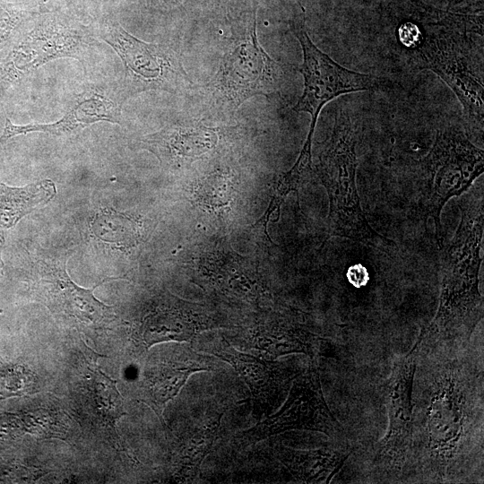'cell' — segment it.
Listing matches in <instances>:
<instances>
[{"label":"cell","instance_id":"ffe728a7","mask_svg":"<svg viewBox=\"0 0 484 484\" xmlns=\"http://www.w3.org/2000/svg\"><path fill=\"white\" fill-rule=\"evenodd\" d=\"M56 188L50 179H43L22 187L0 184V226H14L23 216L55 197Z\"/></svg>","mask_w":484,"mask_h":484},{"label":"cell","instance_id":"2e32d148","mask_svg":"<svg viewBox=\"0 0 484 484\" xmlns=\"http://www.w3.org/2000/svg\"><path fill=\"white\" fill-rule=\"evenodd\" d=\"M279 460L299 482L329 483L341 469L352 448L349 442H333L319 449L276 447Z\"/></svg>","mask_w":484,"mask_h":484},{"label":"cell","instance_id":"3957f363","mask_svg":"<svg viewBox=\"0 0 484 484\" xmlns=\"http://www.w3.org/2000/svg\"><path fill=\"white\" fill-rule=\"evenodd\" d=\"M256 17L254 7L232 23L217 69L204 84L206 102L216 113H233L248 99L271 96L283 84V66L259 42Z\"/></svg>","mask_w":484,"mask_h":484},{"label":"cell","instance_id":"ac0fdd59","mask_svg":"<svg viewBox=\"0 0 484 484\" xmlns=\"http://www.w3.org/2000/svg\"><path fill=\"white\" fill-rule=\"evenodd\" d=\"M203 328L196 314L174 300L165 299L144 318L142 336L149 348L163 341H189Z\"/></svg>","mask_w":484,"mask_h":484},{"label":"cell","instance_id":"ba28073f","mask_svg":"<svg viewBox=\"0 0 484 484\" xmlns=\"http://www.w3.org/2000/svg\"><path fill=\"white\" fill-rule=\"evenodd\" d=\"M417 351L413 346L393 361L384 385L388 428L374 449L370 470L380 482L402 481L410 457L412 428L411 393Z\"/></svg>","mask_w":484,"mask_h":484},{"label":"cell","instance_id":"8992f818","mask_svg":"<svg viewBox=\"0 0 484 484\" xmlns=\"http://www.w3.org/2000/svg\"><path fill=\"white\" fill-rule=\"evenodd\" d=\"M289 26L303 53L298 71L304 78V89L292 110L308 113L311 117L308 134L298 156L311 160L317 119L329 101L350 92L388 90L393 82L386 77L350 70L335 62L312 41L304 20H293Z\"/></svg>","mask_w":484,"mask_h":484},{"label":"cell","instance_id":"30bf717a","mask_svg":"<svg viewBox=\"0 0 484 484\" xmlns=\"http://www.w3.org/2000/svg\"><path fill=\"white\" fill-rule=\"evenodd\" d=\"M85 39L84 33L67 21L42 18L19 36L1 61L0 96L48 61L67 56L81 59Z\"/></svg>","mask_w":484,"mask_h":484},{"label":"cell","instance_id":"52a82bcc","mask_svg":"<svg viewBox=\"0 0 484 484\" xmlns=\"http://www.w3.org/2000/svg\"><path fill=\"white\" fill-rule=\"evenodd\" d=\"M99 37L120 57L124 74L119 98L149 91L185 94L194 88L179 55L171 47L143 41L109 19L99 25Z\"/></svg>","mask_w":484,"mask_h":484},{"label":"cell","instance_id":"d4e9b609","mask_svg":"<svg viewBox=\"0 0 484 484\" xmlns=\"http://www.w3.org/2000/svg\"><path fill=\"white\" fill-rule=\"evenodd\" d=\"M346 275L349 281L356 288H361L365 286L369 280L367 269L361 264H355L350 266Z\"/></svg>","mask_w":484,"mask_h":484},{"label":"cell","instance_id":"e0dca14e","mask_svg":"<svg viewBox=\"0 0 484 484\" xmlns=\"http://www.w3.org/2000/svg\"><path fill=\"white\" fill-rule=\"evenodd\" d=\"M208 360L192 353L185 360L161 362L145 374L142 401L162 419L166 403L175 397L191 374L211 369Z\"/></svg>","mask_w":484,"mask_h":484},{"label":"cell","instance_id":"cb8c5ba5","mask_svg":"<svg viewBox=\"0 0 484 484\" xmlns=\"http://www.w3.org/2000/svg\"><path fill=\"white\" fill-rule=\"evenodd\" d=\"M33 14L0 0V48L10 41L19 26Z\"/></svg>","mask_w":484,"mask_h":484},{"label":"cell","instance_id":"484cf974","mask_svg":"<svg viewBox=\"0 0 484 484\" xmlns=\"http://www.w3.org/2000/svg\"><path fill=\"white\" fill-rule=\"evenodd\" d=\"M156 1L160 2L164 4L174 6V5H177L179 4L184 3L186 0H156Z\"/></svg>","mask_w":484,"mask_h":484},{"label":"cell","instance_id":"5b68a950","mask_svg":"<svg viewBox=\"0 0 484 484\" xmlns=\"http://www.w3.org/2000/svg\"><path fill=\"white\" fill-rule=\"evenodd\" d=\"M484 171L483 150L461 130L437 132L428 153L419 161V204L423 215L434 220L439 248L443 245L441 213L453 197L465 193Z\"/></svg>","mask_w":484,"mask_h":484},{"label":"cell","instance_id":"4316f807","mask_svg":"<svg viewBox=\"0 0 484 484\" xmlns=\"http://www.w3.org/2000/svg\"><path fill=\"white\" fill-rule=\"evenodd\" d=\"M3 243H4V238L0 231V273L2 272V269H3V262L1 259V248H2Z\"/></svg>","mask_w":484,"mask_h":484},{"label":"cell","instance_id":"7c38bea8","mask_svg":"<svg viewBox=\"0 0 484 484\" xmlns=\"http://www.w3.org/2000/svg\"><path fill=\"white\" fill-rule=\"evenodd\" d=\"M39 281V291L46 305L55 314L66 315L90 328H103L116 317L111 307L98 300L91 289L76 285L65 271V260L61 264H44Z\"/></svg>","mask_w":484,"mask_h":484},{"label":"cell","instance_id":"9a60e30c","mask_svg":"<svg viewBox=\"0 0 484 484\" xmlns=\"http://www.w3.org/2000/svg\"><path fill=\"white\" fill-rule=\"evenodd\" d=\"M213 353L233 366L248 386L255 408L267 412L284 384L283 374L277 364L242 353L225 340Z\"/></svg>","mask_w":484,"mask_h":484},{"label":"cell","instance_id":"8fae6325","mask_svg":"<svg viewBox=\"0 0 484 484\" xmlns=\"http://www.w3.org/2000/svg\"><path fill=\"white\" fill-rule=\"evenodd\" d=\"M463 44L464 39H455L450 34L428 33L416 44L418 63L435 73L454 92L467 124L481 137L484 89L469 67Z\"/></svg>","mask_w":484,"mask_h":484},{"label":"cell","instance_id":"7402d4cb","mask_svg":"<svg viewBox=\"0 0 484 484\" xmlns=\"http://www.w3.org/2000/svg\"><path fill=\"white\" fill-rule=\"evenodd\" d=\"M94 234L101 240L122 246H132L139 238V222L133 217L114 211L99 213L92 224Z\"/></svg>","mask_w":484,"mask_h":484},{"label":"cell","instance_id":"d6986e66","mask_svg":"<svg viewBox=\"0 0 484 484\" xmlns=\"http://www.w3.org/2000/svg\"><path fill=\"white\" fill-rule=\"evenodd\" d=\"M321 338L301 324L283 320L256 332L254 346L272 359L290 353H303L317 361Z\"/></svg>","mask_w":484,"mask_h":484},{"label":"cell","instance_id":"603a6c76","mask_svg":"<svg viewBox=\"0 0 484 484\" xmlns=\"http://www.w3.org/2000/svg\"><path fill=\"white\" fill-rule=\"evenodd\" d=\"M33 375L22 367L0 374V394L4 397L33 393Z\"/></svg>","mask_w":484,"mask_h":484},{"label":"cell","instance_id":"9c48e42d","mask_svg":"<svg viewBox=\"0 0 484 484\" xmlns=\"http://www.w3.org/2000/svg\"><path fill=\"white\" fill-rule=\"evenodd\" d=\"M290 430L317 431L333 442H348L344 428L324 399L317 361L310 360L309 367L293 380L285 403L276 413L244 431L239 437L246 443H255Z\"/></svg>","mask_w":484,"mask_h":484},{"label":"cell","instance_id":"277c9868","mask_svg":"<svg viewBox=\"0 0 484 484\" xmlns=\"http://www.w3.org/2000/svg\"><path fill=\"white\" fill-rule=\"evenodd\" d=\"M357 167L353 124L349 113L340 109L316 166L329 197L328 234L390 252L396 244L371 227L361 208Z\"/></svg>","mask_w":484,"mask_h":484},{"label":"cell","instance_id":"5bb4252c","mask_svg":"<svg viewBox=\"0 0 484 484\" xmlns=\"http://www.w3.org/2000/svg\"><path fill=\"white\" fill-rule=\"evenodd\" d=\"M123 102L111 99L96 91L82 93L61 119L48 124L14 125L5 119L0 142L32 132H41L56 136L79 134L85 127L99 121L119 123Z\"/></svg>","mask_w":484,"mask_h":484},{"label":"cell","instance_id":"4fadbf2b","mask_svg":"<svg viewBox=\"0 0 484 484\" xmlns=\"http://www.w3.org/2000/svg\"><path fill=\"white\" fill-rule=\"evenodd\" d=\"M231 128L208 126L200 121L169 125L137 141L167 167L179 169L212 153Z\"/></svg>","mask_w":484,"mask_h":484},{"label":"cell","instance_id":"6da1fadb","mask_svg":"<svg viewBox=\"0 0 484 484\" xmlns=\"http://www.w3.org/2000/svg\"><path fill=\"white\" fill-rule=\"evenodd\" d=\"M417 351V350H416ZM412 428L404 480L480 482L483 476V350L418 353Z\"/></svg>","mask_w":484,"mask_h":484},{"label":"cell","instance_id":"7a4b0ae2","mask_svg":"<svg viewBox=\"0 0 484 484\" xmlns=\"http://www.w3.org/2000/svg\"><path fill=\"white\" fill-rule=\"evenodd\" d=\"M461 220L440 257V295L436 313L413 345L417 352L454 355L471 344L483 319L479 273L483 238V196L463 200Z\"/></svg>","mask_w":484,"mask_h":484},{"label":"cell","instance_id":"44dd1931","mask_svg":"<svg viewBox=\"0 0 484 484\" xmlns=\"http://www.w3.org/2000/svg\"><path fill=\"white\" fill-rule=\"evenodd\" d=\"M222 414L192 431L178 454V472L184 479H193L216 438Z\"/></svg>","mask_w":484,"mask_h":484}]
</instances>
